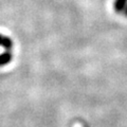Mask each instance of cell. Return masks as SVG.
<instances>
[{
	"label": "cell",
	"instance_id": "277c9868",
	"mask_svg": "<svg viewBox=\"0 0 127 127\" xmlns=\"http://www.w3.org/2000/svg\"><path fill=\"white\" fill-rule=\"evenodd\" d=\"M123 13H124V15L127 17V5L125 6V9H124V11H123Z\"/></svg>",
	"mask_w": 127,
	"mask_h": 127
},
{
	"label": "cell",
	"instance_id": "3957f363",
	"mask_svg": "<svg viewBox=\"0 0 127 127\" xmlns=\"http://www.w3.org/2000/svg\"><path fill=\"white\" fill-rule=\"evenodd\" d=\"M127 5V0H116L114 1V10L117 13H122Z\"/></svg>",
	"mask_w": 127,
	"mask_h": 127
},
{
	"label": "cell",
	"instance_id": "6da1fadb",
	"mask_svg": "<svg viewBox=\"0 0 127 127\" xmlns=\"http://www.w3.org/2000/svg\"><path fill=\"white\" fill-rule=\"evenodd\" d=\"M0 46L3 47L5 50L10 51L12 49V47H13V41H12V39L7 36H3V35L0 34Z\"/></svg>",
	"mask_w": 127,
	"mask_h": 127
},
{
	"label": "cell",
	"instance_id": "7a4b0ae2",
	"mask_svg": "<svg viewBox=\"0 0 127 127\" xmlns=\"http://www.w3.org/2000/svg\"><path fill=\"white\" fill-rule=\"evenodd\" d=\"M11 61H12V53L10 51H6V52L0 54V67L10 64Z\"/></svg>",
	"mask_w": 127,
	"mask_h": 127
}]
</instances>
